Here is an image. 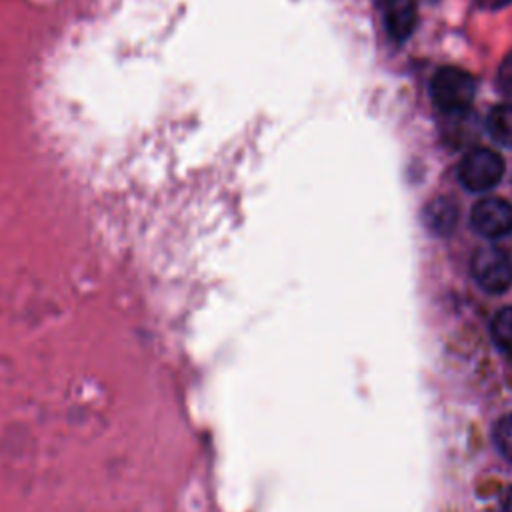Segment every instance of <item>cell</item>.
Masks as SVG:
<instances>
[{
	"mask_svg": "<svg viewBox=\"0 0 512 512\" xmlns=\"http://www.w3.org/2000/svg\"><path fill=\"white\" fill-rule=\"evenodd\" d=\"M476 92L474 78L456 66L440 68L430 80V98L434 106L446 114H460L466 112Z\"/></svg>",
	"mask_w": 512,
	"mask_h": 512,
	"instance_id": "cell-1",
	"label": "cell"
},
{
	"mask_svg": "<svg viewBox=\"0 0 512 512\" xmlns=\"http://www.w3.org/2000/svg\"><path fill=\"white\" fill-rule=\"evenodd\" d=\"M502 176L504 160L498 152L490 148L470 150L458 166L460 184L470 192H486L494 188L502 180Z\"/></svg>",
	"mask_w": 512,
	"mask_h": 512,
	"instance_id": "cell-2",
	"label": "cell"
},
{
	"mask_svg": "<svg viewBox=\"0 0 512 512\" xmlns=\"http://www.w3.org/2000/svg\"><path fill=\"white\" fill-rule=\"evenodd\" d=\"M472 274L476 282L492 294L508 290L512 284V256L502 246H482L472 258Z\"/></svg>",
	"mask_w": 512,
	"mask_h": 512,
	"instance_id": "cell-3",
	"label": "cell"
},
{
	"mask_svg": "<svg viewBox=\"0 0 512 512\" xmlns=\"http://www.w3.org/2000/svg\"><path fill=\"white\" fill-rule=\"evenodd\" d=\"M472 228L486 238H504L512 232V204L498 196L480 198L470 210Z\"/></svg>",
	"mask_w": 512,
	"mask_h": 512,
	"instance_id": "cell-4",
	"label": "cell"
},
{
	"mask_svg": "<svg viewBox=\"0 0 512 512\" xmlns=\"http://www.w3.org/2000/svg\"><path fill=\"white\" fill-rule=\"evenodd\" d=\"M386 24L394 40H404L412 34L416 24V2L414 0H388Z\"/></svg>",
	"mask_w": 512,
	"mask_h": 512,
	"instance_id": "cell-5",
	"label": "cell"
},
{
	"mask_svg": "<svg viewBox=\"0 0 512 512\" xmlns=\"http://www.w3.org/2000/svg\"><path fill=\"white\" fill-rule=\"evenodd\" d=\"M424 222L434 234H450L458 222V206L452 198H434L424 210Z\"/></svg>",
	"mask_w": 512,
	"mask_h": 512,
	"instance_id": "cell-6",
	"label": "cell"
},
{
	"mask_svg": "<svg viewBox=\"0 0 512 512\" xmlns=\"http://www.w3.org/2000/svg\"><path fill=\"white\" fill-rule=\"evenodd\" d=\"M488 134L500 146L512 148V104H498L486 118Z\"/></svg>",
	"mask_w": 512,
	"mask_h": 512,
	"instance_id": "cell-7",
	"label": "cell"
},
{
	"mask_svg": "<svg viewBox=\"0 0 512 512\" xmlns=\"http://www.w3.org/2000/svg\"><path fill=\"white\" fill-rule=\"evenodd\" d=\"M492 336L502 350L512 352V306L496 312L492 318Z\"/></svg>",
	"mask_w": 512,
	"mask_h": 512,
	"instance_id": "cell-8",
	"label": "cell"
},
{
	"mask_svg": "<svg viewBox=\"0 0 512 512\" xmlns=\"http://www.w3.org/2000/svg\"><path fill=\"white\" fill-rule=\"evenodd\" d=\"M494 442L498 450L512 460V414L504 416L494 428Z\"/></svg>",
	"mask_w": 512,
	"mask_h": 512,
	"instance_id": "cell-9",
	"label": "cell"
},
{
	"mask_svg": "<svg viewBox=\"0 0 512 512\" xmlns=\"http://www.w3.org/2000/svg\"><path fill=\"white\" fill-rule=\"evenodd\" d=\"M496 84H498L500 92H504L506 96L512 98V52L508 56H504V60L500 62V68L496 74Z\"/></svg>",
	"mask_w": 512,
	"mask_h": 512,
	"instance_id": "cell-10",
	"label": "cell"
},
{
	"mask_svg": "<svg viewBox=\"0 0 512 512\" xmlns=\"http://www.w3.org/2000/svg\"><path fill=\"white\" fill-rule=\"evenodd\" d=\"M512 0H478V4L482 8H488V10H498V8H504L508 6Z\"/></svg>",
	"mask_w": 512,
	"mask_h": 512,
	"instance_id": "cell-11",
	"label": "cell"
},
{
	"mask_svg": "<svg viewBox=\"0 0 512 512\" xmlns=\"http://www.w3.org/2000/svg\"><path fill=\"white\" fill-rule=\"evenodd\" d=\"M498 512H512V488H508L500 498Z\"/></svg>",
	"mask_w": 512,
	"mask_h": 512,
	"instance_id": "cell-12",
	"label": "cell"
}]
</instances>
